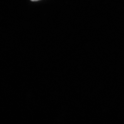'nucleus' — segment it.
<instances>
[{
	"mask_svg": "<svg viewBox=\"0 0 124 124\" xmlns=\"http://www.w3.org/2000/svg\"><path fill=\"white\" fill-rule=\"evenodd\" d=\"M31 0L32 1H38V0Z\"/></svg>",
	"mask_w": 124,
	"mask_h": 124,
	"instance_id": "1",
	"label": "nucleus"
}]
</instances>
